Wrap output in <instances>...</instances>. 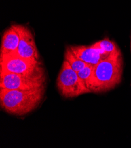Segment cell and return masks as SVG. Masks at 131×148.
Listing matches in <instances>:
<instances>
[{
	"label": "cell",
	"mask_w": 131,
	"mask_h": 148,
	"mask_svg": "<svg viewBox=\"0 0 131 148\" xmlns=\"http://www.w3.org/2000/svg\"><path fill=\"white\" fill-rule=\"evenodd\" d=\"M94 66L91 64H87L83 69L77 72L78 76L82 80V83L88 88H89V83L92 75Z\"/></svg>",
	"instance_id": "11"
},
{
	"label": "cell",
	"mask_w": 131,
	"mask_h": 148,
	"mask_svg": "<svg viewBox=\"0 0 131 148\" xmlns=\"http://www.w3.org/2000/svg\"><path fill=\"white\" fill-rule=\"evenodd\" d=\"M130 50H131V40H130Z\"/></svg>",
	"instance_id": "12"
},
{
	"label": "cell",
	"mask_w": 131,
	"mask_h": 148,
	"mask_svg": "<svg viewBox=\"0 0 131 148\" xmlns=\"http://www.w3.org/2000/svg\"><path fill=\"white\" fill-rule=\"evenodd\" d=\"M92 46L102 51L107 57L111 54L121 53L118 46L108 38L97 41L92 44Z\"/></svg>",
	"instance_id": "9"
},
{
	"label": "cell",
	"mask_w": 131,
	"mask_h": 148,
	"mask_svg": "<svg viewBox=\"0 0 131 148\" xmlns=\"http://www.w3.org/2000/svg\"><path fill=\"white\" fill-rule=\"evenodd\" d=\"M40 66L38 61L22 57L18 54L0 56L1 74L28 75L35 71Z\"/></svg>",
	"instance_id": "5"
},
{
	"label": "cell",
	"mask_w": 131,
	"mask_h": 148,
	"mask_svg": "<svg viewBox=\"0 0 131 148\" xmlns=\"http://www.w3.org/2000/svg\"><path fill=\"white\" fill-rule=\"evenodd\" d=\"M64 60L67 62L72 69L77 72L79 71L88 64L79 58L72 52L69 47H67L65 50L64 53Z\"/></svg>",
	"instance_id": "10"
},
{
	"label": "cell",
	"mask_w": 131,
	"mask_h": 148,
	"mask_svg": "<svg viewBox=\"0 0 131 148\" xmlns=\"http://www.w3.org/2000/svg\"><path fill=\"white\" fill-rule=\"evenodd\" d=\"M122 76L121 53L111 54L94 66L89 88L95 93L109 91L121 83Z\"/></svg>",
	"instance_id": "1"
},
{
	"label": "cell",
	"mask_w": 131,
	"mask_h": 148,
	"mask_svg": "<svg viewBox=\"0 0 131 148\" xmlns=\"http://www.w3.org/2000/svg\"><path fill=\"white\" fill-rule=\"evenodd\" d=\"M45 94V86L30 90L0 89L1 108L7 113L24 116L40 105Z\"/></svg>",
	"instance_id": "2"
},
{
	"label": "cell",
	"mask_w": 131,
	"mask_h": 148,
	"mask_svg": "<svg viewBox=\"0 0 131 148\" xmlns=\"http://www.w3.org/2000/svg\"><path fill=\"white\" fill-rule=\"evenodd\" d=\"M14 25L20 36L17 54L22 57L38 61L39 53L34 35L30 29L23 25L16 24Z\"/></svg>",
	"instance_id": "6"
},
{
	"label": "cell",
	"mask_w": 131,
	"mask_h": 148,
	"mask_svg": "<svg viewBox=\"0 0 131 148\" xmlns=\"http://www.w3.org/2000/svg\"><path fill=\"white\" fill-rule=\"evenodd\" d=\"M70 49L81 60L88 64L95 66L100 60L107 57L105 54L99 49L92 46H71Z\"/></svg>",
	"instance_id": "7"
},
{
	"label": "cell",
	"mask_w": 131,
	"mask_h": 148,
	"mask_svg": "<svg viewBox=\"0 0 131 148\" xmlns=\"http://www.w3.org/2000/svg\"><path fill=\"white\" fill-rule=\"evenodd\" d=\"M20 36L14 25L4 32L1 44V56L17 54Z\"/></svg>",
	"instance_id": "8"
},
{
	"label": "cell",
	"mask_w": 131,
	"mask_h": 148,
	"mask_svg": "<svg viewBox=\"0 0 131 148\" xmlns=\"http://www.w3.org/2000/svg\"><path fill=\"white\" fill-rule=\"evenodd\" d=\"M56 87L62 96L73 98L80 95L92 93L82 83L78 73L64 61L56 79Z\"/></svg>",
	"instance_id": "4"
},
{
	"label": "cell",
	"mask_w": 131,
	"mask_h": 148,
	"mask_svg": "<svg viewBox=\"0 0 131 148\" xmlns=\"http://www.w3.org/2000/svg\"><path fill=\"white\" fill-rule=\"evenodd\" d=\"M45 71L40 66L28 75L3 73L0 75V88L8 90H30L45 86Z\"/></svg>",
	"instance_id": "3"
}]
</instances>
